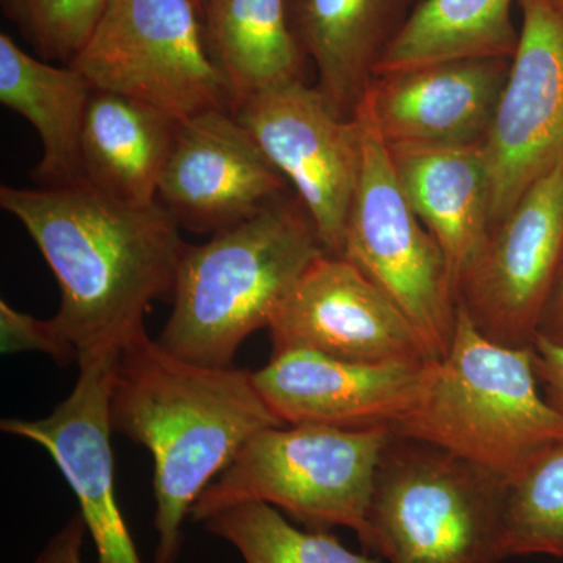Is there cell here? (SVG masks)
<instances>
[{"label": "cell", "instance_id": "6da1fadb", "mask_svg": "<svg viewBox=\"0 0 563 563\" xmlns=\"http://www.w3.org/2000/svg\"><path fill=\"white\" fill-rule=\"evenodd\" d=\"M0 206L24 225L51 266L60 287L52 321L79 361L120 354L146 335L151 303L173 299L187 243L161 202L131 206L84 185L2 187Z\"/></svg>", "mask_w": 563, "mask_h": 563}, {"label": "cell", "instance_id": "7a4b0ae2", "mask_svg": "<svg viewBox=\"0 0 563 563\" xmlns=\"http://www.w3.org/2000/svg\"><path fill=\"white\" fill-rule=\"evenodd\" d=\"M110 422L154 459V563L177 562L192 504L244 444L285 426L263 401L254 373L184 361L147 333L118 355Z\"/></svg>", "mask_w": 563, "mask_h": 563}, {"label": "cell", "instance_id": "3957f363", "mask_svg": "<svg viewBox=\"0 0 563 563\" xmlns=\"http://www.w3.org/2000/svg\"><path fill=\"white\" fill-rule=\"evenodd\" d=\"M321 254L314 222L296 195L213 233L207 243L187 244L158 344L198 365L233 366L240 346L268 329L292 285Z\"/></svg>", "mask_w": 563, "mask_h": 563}, {"label": "cell", "instance_id": "277c9868", "mask_svg": "<svg viewBox=\"0 0 563 563\" xmlns=\"http://www.w3.org/2000/svg\"><path fill=\"white\" fill-rule=\"evenodd\" d=\"M393 432L510 483L563 442V415L540 391L532 347L492 342L457 307L450 351L431 363L420 398Z\"/></svg>", "mask_w": 563, "mask_h": 563}, {"label": "cell", "instance_id": "5b68a950", "mask_svg": "<svg viewBox=\"0 0 563 563\" xmlns=\"http://www.w3.org/2000/svg\"><path fill=\"white\" fill-rule=\"evenodd\" d=\"M504 495L487 470L393 433L358 540L388 563H499Z\"/></svg>", "mask_w": 563, "mask_h": 563}, {"label": "cell", "instance_id": "8992f818", "mask_svg": "<svg viewBox=\"0 0 563 563\" xmlns=\"http://www.w3.org/2000/svg\"><path fill=\"white\" fill-rule=\"evenodd\" d=\"M393 433L318 424L265 429L192 504L191 520L203 523L229 507L265 503L314 531L342 526L361 537Z\"/></svg>", "mask_w": 563, "mask_h": 563}, {"label": "cell", "instance_id": "52a82bcc", "mask_svg": "<svg viewBox=\"0 0 563 563\" xmlns=\"http://www.w3.org/2000/svg\"><path fill=\"white\" fill-rule=\"evenodd\" d=\"M355 118L362 128V169L344 233L343 257L402 310L432 361H442L457 328L450 265L407 201L368 103L363 101Z\"/></svg>", "mask_w": 563, "mask_h": 563}, {"label": "cell", "instance_id": "ba28073f", "mask_svg": "<svg viewBox=\"0 0 563 563\" xmlns=\"http://www.w3.org/2000/svg\"><path fill=\"white\" fill-rule=\"evenodd\" d=\"M69 66L95 90L147 103L179 122L232 111L231 92L211 60L192 0H107Z\"/></svg>", "mask_w": 563, "mask_h": 563}, {"label": "cell", "instance_id": "9c48e42d", "mask_svg": "<svg viewBox=\"0 0 563 563\" xmlns=\"http://www.w3.org/2000/svg\"><path fill=\"white\" fill-rule=\"evenodd\" d=\"M563 258V166L521 196L463 269L457 307L492 342L532 347Z\"/></svg>", "mask_w": 563, "mask_h": 563}, {"label": "cell", "instance_id": "30bf717a", "mask_svg": "<svg viewBox=\"0 0 563 563\" xmlns=\"http://www.w3.org/2000/svg\"><path fill=\"white\" fill-rule=\"evenodd\" d=\"M236 120L288 180L314 222L325 254L343 257L362 169V128L317 87L292 81L242 103Z\"/></svg>", "mask_w": 563, "mask_h": 563}, {"label": "cell", "instance_id": "8fae6325", "mask_svg": "<svg viewBox=\"0 0 563 563\" xmlns=\"http://www.w3.org/2000/svg\"><path fill=\"white\" fill-rule=\"evenodd\" d=\"M520 38L484 143L492 228L548 173L563 166V5L517 0Z\"/></svg>", "mask_w": 563, "mask_h": 563}, {"label": "cell", "instance_id": "7c38bea8", "mask_svg": "<svg viewBox=\"0 0 563 563\" xmlns=\"http://www.w3.org/2000/svg\"><path fill=\"white\" fill-rule=\"evenodd\" d=\"M268 332L273 354L307 350L347 362L432 361L402 310L354 263L335 255L321 254L307 266Z\"/></svg>", "mask_w": 563, "mask_h": 563}, {"label": "cell", "instance_id": "4fadbf2b", "mask_svg": "<svg viewBox=\"0 0 563 563\" xmlns=\"http://www.w3.org/2000/svg\"><path fill=\"white\" fill-rule=\"evenodd\" d=\"M290 184L228 110L180 122L157 201L181 229L217 233L290 195Z\"/></svg>", "mask_w": 563, "mask_h": 563}, {"label": "cell", "instance_id": "5bb4252c", "mask_svg": "<svg viewBox=\"0 0 563 563\" xmlns=\"http://www.w3.org/2000/svg\"><path fill=\"white\" fill-rule=\"evenodd\" d=\"M118 355L81 358L73 391L51 415L9 418L0 429L51 455L77 496L98 563H143L114 492L110 396Z\"/></svg>", "mask_w": 563, "mask_h": 563}, {"label": "cell", "instance_id": "9a60e30c", "mask_svg": "<svg viewBox=\"0 0 563 563\" xmlns=\"http://www.w3.org/2000/svg\"><path fill=\"white\" fill-rule=\"evenodd\" d=\"M432 362L361 363L287 350L272 354L254 383L282 424L393 431L420 398Z\"/></svg>", "mask_w": 563, "mask_h": 563}, {"label": "cell", "instance_id": "2e32d148", "mask_svg": "<svg viewBox=\"0 0 563 563\" xmlns=\"http://www.w3.org/2000/svg\"><path fill=\"white\" fill-rule=\"evenodd\" d=\"M512 58L468 57L377 74L365 102L388 150L483 146Z\"/></svg>", "mask_w": 563, "mask_h": 563}, {"label": "cell", "instance_id": "e0dca14e", "mask_svg": "<svg viewBox=\"0 0 563 563\" xmlns=\"http://www.w3.org/2000/svg\"><path fill=\"white\" fill-rule=\"evenodd\" d=\"M420 0H287L296 38L332 109L354 120L377 66Z\"/></svg>", "mask_w": 563, "mask_h": 563}, {"label": "cell", "instance_id": "ac0fdd59", "mask_svg": "<svg viewBox=\"0 0 563 563\" xmlns=\"http://www.w3.org/2000/svg\"><path fill=\"white\" fill-rule=\"evenodd\" d=\"M483 146L388 150L407 201L442 247L454 285L492 229Z\"/></svg>", "mask_w": 563, "mask_h": 563}, {"label": "cell", "instance_id": "d6986e66", "mask_svg": "<svg viewBox=\"0 0 563 563\" xmlns=\"http://www.w3.org/2000/svg\"><path fill=\"white\" fill-rule=\"evenodd\" d=\"M95 91L73 66H55L0 35V102L31 122L43 155L32 179L40 188L84 187L81 133Z\"/></svg>", "mask_w": 563, "mask_h": 563}, {"label": "cell", "instance_id": "ffe728a7", "mask_svg": "<svg viewBox=\"0 0 563 563\" xmlns=\"http://www.w3.org/2000/svg\"><path fill=\"white\" fill-rule=\"evenodd\" d=\"M179 124L147 103L92 91L81 133L87 184L118 202H157Z\"/></svg>", "mask_w": 563, "mask_h": 563}, {"label": "cell", "instance_id": "44dd1931", "mask_svg": "<svg viewBox=\"0 0 563 563\" xmlns=\"http://www.w3.org/2000/svg\"><path fill=\"white\" fill-rule=\"evenodd\" d=\"M201 16L232 113L262 92L306 81L310 60L292 32L287 0H203Z\"/></svg>", "mask_w": 563, "mask_h": 563}, {"label": "cell", "instance_id": "7402d4cb", "mask_svg": "<svg viewBox=\"0 0 563 563\" xmlns=\"http://www.w3.org/2000/svg\"><path fill=\"white\" fill-rule=\"evenodd\" d=\"M512 5L514 0H420L376 76L451 58H512L520 38Z\"/></svg>", "mask_w": 563, "mask_h": 563}, {"label": "cell", "instance_id": "603a6c76", "mask_svg": "<svg viewBox=\"0 0 563 563\" xmlns=\"http://www.w3.org/2000/svg\"><path fill=\"white\" fill-rule=\"evenodd\" d=\"M203 529L231 543L244 563H380L347 550L331 531L292 526L265 503H244L203 521Z\"/></svg>", "mask_w": 563, "mask_h": 563}, {"label": "cell", "instance_id": "cb8c5ba5", "mask_svg": "<svg viewBox=\"0 0 563 563\" xmlns=\"http://www.w3.org/2000/svg\"><path fill=\"white\" fill-rule=\"evenodd\" d=\"M504 540L507 558L563 559V442L506 483Z\"/></svg>", "mask_w": 563, "mask_h": 563}, {"label": "cell", "instance_id": "d4e9b609", "mask_svg": "<svg viewBox=\"0 0 563 563\" xmlns=\"http://www.w3.org/2000/svg\"><path fill=\"white\" fill-rule=\"evenodd\" d=\"M3 14L40 58L70 65L90 38L107 0H0Z\"/></svg>", "mask_w": 563, "mask_h": 563}, {"label": "cell", "instance_id": "484cf974", "mask_svg": "<svg viewBox=\"0 0 563 563\" xmlns=\"http://www.w3.org/2000/svg\"><path fill=\"white\" fill-rule=\"evenodd\" d=\"M0 344L2 354L38 351L58 363L79 362V352L62 335L54 321L22 313L5 301L0 302Z\"/></svg>", "mask_w": 563, "mask_h": 563}, {"label": "cell", "instance_id": "4316f807", "mask_svg": "<svg viewBox=\"0 0 563 563\" xmlns=\"http://www.w3.org/2000/svg\"><path fill=\"white\" fill-rule=\"evenodd\" d=\"M532 352L533 369L544 399L563 415V346L537 336Z\"/></svg>", "mask_w": 563, "mask_h": 563}, {"label": "cell", "instance_id": "83f0119b", "mask_svg": "<svg viewBox=\"0 0 563 563\" xmlns=\"http://www.w3.org/2000/svg\"><path fill=\"white\" fill-rule=\"evenodd\" d=\"M88 529L80 514L73 517L52 536L32 563H85L84 547Z\"/></svg>", "mask_w": 563, "mask_h": 563}, {"label": "cell", "instance_id": "f1b7e54d", "mask_svg": "<svg viewBox=\"0 0 563 563\" xmlns=\"http://www.w3.org/2000/svg\"><path fill=\"white\" fill-rule=\"evenodd\" d=\"M537 336L563 346V258L553 288L544 303Z\"/></svg>", "mask_w": 563, "mask_h": 563}, {"label": "cell", "instance_id": "f546056e", "mask_svg": "<svg viewBox=\"0 0 563 563\" xmlns=\"http://www.w3.org/2000/svg\"><path fill=\"white\" fill-rule=\"evenodd\" d=\"M192 2L196 3V7H198V10L201 11L202 10V3H203V0H192Z\"/></svg>", "mask_w": 563, "mask_h": 563}, {"label": "cell", "instance_id": "4dcf8cb0", "mask_svg": "<svg viewBox=\"0 0 563 563\" xmlns=\"http://www.w3.org/2000/svg\"><path fill=\"white\" fill-rule=\"evenodd\" d=\"M559 2H561V3H562V5H563V0H559Z\"/></svg>", "mask_w": 563, "mask_h": 563}]
</instances>
